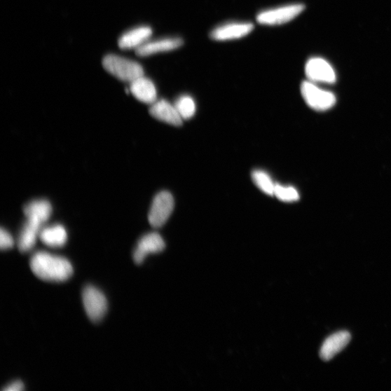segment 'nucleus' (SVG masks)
I'll use <instances>...</instances> for the list:
<instances>
[{"instance_id":"obj_3","label":"nucleus","mask_w":391,"mask_h":391,"mask_svg":"<svg viewBox=\"0 0 391 391\" xmlns=\"http://www.w3.org/2000/svg\"><path fill=\"white\" fill-rule=\"evenodd\" d=\"M301 92L304 101L317 111L329 110L336 102V98L332 92L319 88L310 81L302 83Z\"/></svg>"},{"instance_id":"obj_14","label":"nucleus","mask_w":391,"mask_h":391,"mask_svg":"<svg viewBox=\"0 0 391 391\" xmlns=\"http://www.w3.org/2000/svg\"><path fill=\"white\" fill-rule=\"evenodd\" d=\"M152 30L149 27H140L123 34L118 40V46L123 50H137L149 41Z\"/></svg>"},{"instance_id":"obj_13","label":"nucleus","mask_w":391,"mask_h":391,"mask_svg":"<svg viewBox=\"0 0 391 391\" xmlns=\"http://www.w3.org/2000/svg\"><path fill=\"white\" fill-rule=\"evenodd\" d=\"M130 92L139 101L146 104H151L158 100V92L155 83L144 76L130 83Z\"/></svg>"},{"instance_id":"obj_1","label":"nucleus","mask_w":391,"mask_h":391,"mask_svg":"<svg viewBox=\"0 0 391 391\" xmlns=\"http://www.w3.org/2000/svg\"><path fill=\"white\" fill-rule=\"evenodd\" d=\"M30 267L36 277L46 281H67L74 273L69 259L46 252L35 253L31 259Z\"/></svg>"},{"instance_id":"obj_5","label":"nucleus","mask_w":391,"mask_h":391,"mask_svg":"<svg viewBox=\"0 0 391 391\" xmlns=\"http://www.w3.org/2000/svg\"><path fill=\"white\" fill-rule=\"evenodd\" d=\"M174 205L175 203L170 192L164 191L158 193L149 212L148 219L150 225L157 228L162 227L169 219Z\"/></svg>"},{"instance_id":"obj_22","label":"nucleus","mask_w":391,"mask_h":391,"mask_svg":"<svg viewBox=\"0 0 391 391\" xmlns=\"http://www.w3.org/2000/svg\"><path fill=\"white\" fill-rule=\"evenodd\" d=\"M25 390V384L20 380L15 381L6 386L4 391H21Z\"/></svg>"},{"instance_id":"obj_7","label":"nucleus","mask_w":391,"mask_h":391,"mask_svg":"<svg viewBox=\"0 0 391 391\" xmlns=\"http://www.w3.org/2000/svg\"><path fill=\"white\" fill-rule=\"evenodd\" d=\"M306 74L312 82L334 83L336 81V72L331 64L320 57H313L308 60Z\"/></svg>"},{"instance_id":"obj_17","label":"nucleus","mask_w":391,"mask_h":391,"mask_svg":"<svg viewBox=\"0 0 391 391\" xmlns=\"http://www.w3.org/2000/svg\"><path fill=\"white\" fill-rule=\"evenodd\" d=\"M41 229V225L27 220L18 238V247L22 252H27L34 248Z\"/></svg>"},{"instance_id":"obj_15","label":"nucleus","mask_w":391,"mask_h":391,"mask_svg":"<svg viewBox=\"0 0 391 391\" xmlns=\"http://www.w3.org/2000/svg\"><path fill=\"white\" fill-rule=\"evenodd\" d=\"M27 219L43 225L50 219L53 208L46 200H38L29 203L24 209Z\"/></svg>"},{"instance_id":"obj_18","label":"nucleus","mask_w":391,"mask_h":391,"mask_svg":"<svg viewBox=\"0 0 391 391\" xmlns=\"http://www.w3.org/2000/svg\"><path fill=\"white\" fill-rule=\"evenodd\" d=\"M254 184L263 192L269 196H274L275 184L269 174L264 170H255L252 173Z\"/></svg>"},{"instance_id":"obj_12","label":"nucleus","mask_w":391,"mask_h":391,"mask_svg":"<svg viewBox=\"0 0 391 391\" xmlns=\"http://www.w3.org/2000/svg\"><path fill=\"white\" fill-rule=\"evenodd\" d=\"M352 336L349 332L340 331L326 339L321 346L320 356L324 361L332 359L350 343Z\"/></svg>"},{"instance_id":"obj_8","label":"nucleus","mask_w":391,"mask_h":391,"mask_svg":"<svg viewBox=\"0 0 391 391\" xmlns=\"http://www.w3.org/2000/svg\"><path fill=\"white\" fill-rule=\"evenodd\" d=\"M254 25L244 22H233L215 28L210 37L215 41H224L243 38L254 30Z\"/></svg>"},{"instance_id":"obj_20","label":"nucleus","mask_w":391,"mask_h":391,"mask_svg":"<svg viewBox=\"0 0 391 391\" xmlns=\"http://www.w3.org/2000/svg\"><path fill=\"white\" fill-rule=\"evenodd\" d=\"M274 196L284 203H293L299 200V193L295 188L278 184H275Z\"/></svg>"},{"instance_id":"obj_10","label":"nucleus","mask_w":391,"mask_h":391,"mask_svg":"<svg viewBox=\"0 0 391 391\" xmlns=\"http://www.w3.org/2000/svg\"><path fill=\"white\" fill-rule=\"evenodd\" d=\"M150 115L155 118L174 126H181L183 118L177 111L175 104L165 100H157L149 109Z\"/></svg>"},{"instance_id":"obj_19","label":"nucleus","mask_w":391,"mask_h":391,"mask_svg":"<svg viewBox=\"0 0 391 391\" xmlns=\"http://www.w3.org/2000/svg\"><path fill=\"white\" fill-rule=\"evenodd\" d=\"M175 106L183 120L191 118L196 114L197 107L193 99L189 95H183L176 102Z\"/></svg>"},{"instance_id":"obj_21","label":"nucleus","mask_w":391,"mask_h":391,"mask_svg":"<svg viewBox=\"0 0 391 391\" xmlns=\"http://www.w3.org/2000/svg\"><path fill=\"white\" fill-rule=\"evenodd\" d=\"M14 243L12 235L7 230L1 228V231H0V247L3 250H8L13 247Z\"/></svg>"},{"instance_id":"obj_9","label":"nucleus","mask_w":391,"mask_h":391,"mask_svg":"<svg viewBox=\"0 0 391 391\" xmlns=\"http://www.w3.org/2000/svg\"><path fill=\"white\" fill-rule=\"evenodd\" d=\"M165 243L163 237L158 233H149L144 235L138 242L134 253V259L137 264H142L149 254L163 252Z\"/></svg>"},{"instance_id":"obj_6","label":"nucleus","mask_w":391,"mask_h":391,"mask_svg":"<svg viewBox=\"0 0 391 391\" xmlns=\"http://www.w3.org/2000/svg\"><path fill=\"white\" fill-rule=\"evenodd\" d=\"M83 303L87 316L93 322L100 321L107 311V300L104 294L93 286H87L82 294Z\"/></svg>"},{"instance_id":"obj_16","label":"nucleus","mask_w":391,"mask_h":391,"mask_svg":"<svg viewBox=\"0 0 391 391\" xmlns=\"http://www.w3.org/2000/svg\"><path fill=\"white\" fill-rule=\"evenodd\" d=\"M39 238L46 245L58 248L63 247L68 241V233L64 227L55 224L41 229Z\"/></svg>"},{"instance_id":"obj_11","label":"nucleus","mask_w":391,"mask_h":391,"mask_svg":"<svg viewBox=\"0 0 391 391\" xmlns=\"http://www.w3.org/2000/svg\"><path fill=\"white\" fill-rule=\"evenodd\" d=\"M183 45V39L178 37L148 41L142 47L136 50V53L139 56L147 57L160 53L175 50Z\"/></svg>"},{"instance_id":"obj_2","label":"nucleus","mask_w":391,"mask_h":391,"mask_svg":"<svg viewBox=\"0 0 391 391\" xmlns=\"http://www.w3.org/2000/svg\"><path fill=\"white\" fill-rule=\"evenodd\" d=\"M104 69L117 78L132 83L144 76L142 65L132 60L116 55H108L102 61Z\"/></svg>"},{"instance_id":"obj_4","label":"nucleus","mask_w":391,"mask_h":391,"mask_svg":"<svg viewBox=\"0 0 391 391\" xmlns=\"http://www.w3.org/2000/svg\"><path fill=\"white\" fill-rule=\"evenodd\" d=\"M306 6L303 4H293L260 12L256 16L259 25L277 26L285 25L297 17Z\"/></svg>"}]
</instances>
